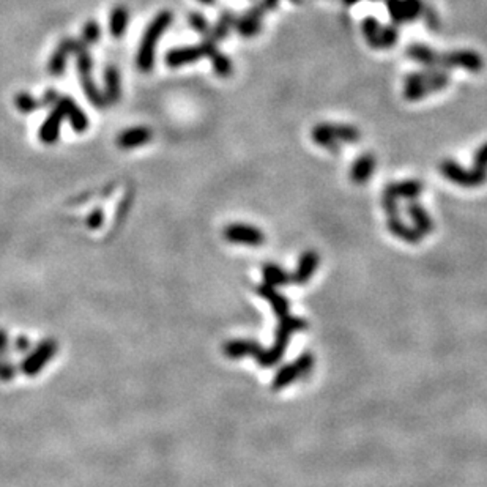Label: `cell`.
Masks as SVG:
<instances>
[{
	"label": "cell",
	"instance_id": "1",
	"mask_svg": "<svg viewBox=\"0 0 487 487\" xmlns=\"http://www.w3.org/2000/svg\"><path fill=\"white\" fill-rule=\"evenodd\" d=\"M174 16L171 11L164 10L158 13L153 21L147 26L144 37L140 39V46L138 50V57H136V65L143 73H150L155 66V50L156 43L164 35V32L172 24Z\"/></svg>",
	"mask_w": 487,
	"mask_h": 487
},
{
	"label": "cell",
	"instance_id": "2",
	"mask_svg": "<svg viewBox=\"0 0 487 487\" xmlns=\"http://www.w3.org/2000/svg\"><path fill=\"white\" fill-rule=\"evenodd\" d=\"M448 75H445L443 71H439L430 66V70L413 73V75L405 79L404 95L409 101H418L423 100V96L445 89L448 86Z\"/></svg>",
	"mask_w": 487,
	"mask_h": 487
},
{
	"label": "cell",
	"instance_id": "3",
	"mask_svg": "<svg viewBox=\"0 0 487 487\" xmlns=\"http://www.w3.org/2000/svg\"><path fill=\"white\" fill-rule=\"evenodd\" d=\"M361 134L358 128L350 127V125H330L320 123L313 129V139L317 145L324 147L327 150L339 151L341 143H358Z\"/></svg>",
	"mask_w": 487,
	"mask_h": 487
},
{
	"label": "cell",
	"instance_id": "4",
	"mask_svg": "<svg viewBox=\"0 0 487 487\" xmlns=\"http://www.w3.org/2000/svg\"><path fill=\"white\" fill-rule=\"evenodd\" d=\"M440 171L445 178L461 186H466V188H475V186L483 185L487 180V171H484V169L473 167L472 171H467V169H462L452 160H445L441 163Z\"/></svg>",
	"mask_w": 487,
	"mask_h": 487
},
{
	"label": "cell",
	"instance_id": "5",
	"mask_svg": "<svg viewBox=\"0 0 487 487\" xmlns=\"http://www.w3.org/2000/svg\"><path fill=\"white\" fill-rule=\"evenodd\" d=\"M81 39H73V38H65L64 42H60L57 49L54 50L53 55H50L49 64H48V71L53 77H60L64 76V73L66 70V62L68 55L70 54H79L81 50L87 49Z\"/></svg>",
	"mask_w": 487,
	"mask_h": 487
},
{
	"label": "cell",
	"instance_id": "6",
	"mask_svg": "<svg viewBox=\"0 0 487 487\" xmlns=\"http://www.w3.org/2000/svg\"><path fill=\"white\" fill-rule=\"evenodd\" d=\"M439 65L441 66H462L468 71L478 73L484 68V60L473 50H454L451 54L439 55Z\"/></svg>",
	"mask_w": 487,
	"mask_h": 487
},
{
	"label": "cell",
	"instance_id": "7",
	"mask_svg": "<svg viewBox=\"0 0 487 487\" xmlns=\"http://www.w3.org/2000/svg\"><path fill=\"white\" fill-rule=\"evenodd\" d=\"M389 15L394 22H407L416 19L423 13L421 0H387Z\"/></svg>",
	"mask_w": 487,
	"mask_h": 487
},
{
	"label": "cell",
	"instance_id": "8",
	"mask_svg": "<svg viewBox=\"0 0 487 487\" xmlns=\"http://www.w3.org/2000/svg\"><path fill=\"white\" fill-rule=\"evenodd\" d=\"M202 57H205V48H203L202 43L196 44V46L175 48L166 54V65L171 68H180L183 65L196 64Z\"/></svg>",
	"mask_w": 487,
	"mask_h": 487
},
{
	"label": "cell",
	"instance_id": "9",
	"mask_svg": "<svg viewBox=\"0 0 487 487\" xmlns=\"http://www.w3.org/2000/svg\"><path fill=\"white\" fill-rule=\"evenodd\" d=\"M62 111H64L65 118L70 122L71 128L75 129L76 133H84L89 129V117L86 112H84L81 107L77 106V103L70 96H60L57 104Z\"/></svg>",
	"mask_w": 487,
	"mask_h": 487
},
{
	"label": "cell",
	"instance_id": "10",
	"mask_svg": "<svg viewBox=\"0 0 487 487\" xmlns=\"http://www.w3.org/2000/svg\"><path fill=\"white\" fill-rule=\"evenodd\" d=\"M64 120H65L64 111H62L59 106H54V109L50 111V114L48 116L46 120L43 122L42 128H39L38 131L39 140L46 145H53L57 143L60 138V129Z\"/></svg>",
	"mask_w": 487,
	"mask_h": 487
},
{
	"label": "cell",
	"instance_id": "11",
	"mask_svg": "<svg viewBox=\"0 0 487 487\" xmlns=\"http://www.w3.org/2000/svg\"><path fill=\"white\" fill-rule=\"evenodd\" d=\"M153 139V131L147 127H134L125 129L123 133L118 134L117 147L122 150H131L136 147L149 144Z\"/></svg>",
	"mask_w": 487,
	"mask_h": 487
},
{
	"label": "cell",
	"instance_id": "12",
	"mask_svg": "<svg viewBox=\"0 0 487 487\" xmlns=\"http://www.w3.org/2000/svg\"><path fill=\"white\" fill-rule=\"evenodd\" d=\"M226 237L230 241L246 243V245H260L264 243L265 237L259 229L245 224H232L226 229Z\"/></svg>",
	"mask_w": 487,
	"mask_h": 487
},
{
	"label": "cell",
	"instance_id": "13",
	"mask_svg": "<svg viewBox=\"0 0 487 487\" xmlns=\"http://www.w3.org/2000/svg\"><path fill=\"white\" fill-rule=\"evenodd\" d=\"M311 366H313V358H311V355H303L302 358L295 361V363L291 366H286L284 369L277 374L276 380L273 382V387L276 389L286 387V385L295 380L298 376H302V374H304L306 371H309Z\"/></svg>",
	"mask_w": 487,
	"mask_h": 487
},
{
	"label": "cell",
	"instance_id": "14",
	"mask_svg": "<svg viewBox=\"0 0 487 487\" xmlns=\"http://www.w3.org/2000/svg\"><path fill=\"white\" fill-rule=\"evenodd\" d=\"M104 98L107 104H117L122 98V81L120 71L114 65H109L104 70Z\"/></svg>",
	"mask_w": 487,
	"mask_h": 487
},
{
	"label": "cell",
	"instance_id": "15",
	"mask_svg": "<svg viewBox=\"0 0 487 487\" xmlns=\"http://www.w3.org/2000/svg\"><path fill=\"white\" fill-rule=\"evenodd\" d=\"M77 73H79V81H81V87L84 90V93H86L87 100L90 101V104H93L95 107H100V109L101 107L107 106L104 93L101 92L93 81L92 71H77Z\"/></svg>",
	"mask_w": 487,
	"mask_h": 487
},
{
	"label": "cell",
	"instance_id": "16",
	"mask_svg": "<svg viewBox=\"0 0 487 487\" xmlns=\"http://www.w3.org/2000/svg\"><path fill=\"white\" fill-rule=\"evenodd\" d=\"M262 13L264 10L257 7L252 8L249 13H246L243 18L235 21V27L243 37H254L257 35L260 27H262Z\"/></svg>",
	"mask_w": 487,
	"mask_h": 487
},
{
	"label": "cell",
	"instance_id": "17",
	"mask_svg": "<svg viewBox=\"0 0 487 487\" xmlns=\"http://www.w3.org/2000/svg\"><path fill=\"white\" fill-rule=\"evenodd\" d=\"M129 24V11L123 5H117V7L111 11L109 15V33L112 38L120 39L123 38L125 32L128 29Z\"/></svg>",
	"mask_w": 487,
	"mask_h": 487
},
{
	"label": "cell",
	"instance_id": "18",
	"mask_svg": "<svg viewBox=\"0 0 487 487\" xmlns=\"http://www.w3.org/2000/svg\"><path fill=\"white\" fill-rule=\"evenodd\" d=\"M376 158L369 155V153L361 155L358 160L353 163L352 169H350V178H352V182L365 183L366 180H369L374 169H376Z\"/></svg>",
	"mask_w": 487,
	"mask_h": 487
},
{
	"label": "cell",
	"instance_id": "19",
	"mask_svg": "<svg viewBox=\"0 0 487 487\" xmlns=\"http://www.w3.org/2000/svg\"><path fill=\"white\" fill-rule=\"evenodd\" d=\"M407 54H409V57H412L413 60L420 62V64L426 66L439 65V54H435L432 49L423 46V44H412L409 50H407Z\"/></svg>",
	"mask_w": 487,
	"mask_h": 487
},
{
	"label": "cell",
	"instance_id": "20",
	"mask_svg": "<svg viewBox=\"0 0 487 487\" xmlns=\"http://www.w3.org/2000/svg\"><path fill=\"white\" fill-rule=\"evenodd\" d=\"M389 190H392L393 194L396 197H404V199H416L420 196V192L423 191V185L418 180H407V182H402L398 185H389Z\"/></svg>",
	"mask_w": 487,
	"mask_h": 487
},
{
	"label": "cell",
	"instance_id": "21",
	"mask_svg": "<svg viewBox=\"0 0 487 487\" xmlns=\"http://www.w3.org/2000/svg\"><path fill=\"white\" fill-rule=\"evenodd\" d=\"M317 262H319V257H317L315 252H313V251L306 252L304 256L302 257V262H300L298 271L295 273V276L292 277V279L297 281V282H306V281H308L309 276L313 275V271L317 267Z\"/></svg>",
	"mask_w": 487,
	"mask_h": 487
},
{
	"label": "cell",
	"instance_id": "22",
	"mask_svg": "<svg viewBox=\"0 0 487 487\" xmlns=\"http://www.w3.org/2000/svg\"><path fill=\"white\" fill-rule=\"evenodd\" d=\"M388 226H389V230H392L394 235H398L399 239L405 240V241H420L421 235H423L418 229L407 228V226L402 224V221H399L398 217L389 218Z\"/></svg>",
	"mask_w": 487,
	"mask_h": 487
},
{
	"label": "cell",
	"instance_id": "23",
	"mask_svg": "<svg viewBox=\"0 0 487 487\" xmlns=\"http://www.w3.org/2000/svg\"><path fill=\"white\" fill-rule=\"evenodd\" d=\"M260 295H264L265 298H268V302L275 306V311L277 313V315H281V319H284V317L288 315V304L284 298L281 295H277V293L273 291V287L265 284L259 288Z\"/></svg>",
	"mask_w": 487,
	"mask_h": 487
},
{
	"label": "cell",
	"instance_id": "24",
	"mask_svg": "<svg viewBox=\"0 0 487 487\" xmlns=\"http://www.w3.org/2000/svg\"><path fill=\"white\" fill-rule=\"evenodd\" d=\"M363 32H365L367 43H369L374 49H382V44H380L382 27L378 26L377 19L366 18L363 22Z\"/></svg>",
	"mask_w": 487,
	"mask_h": 487
},
{
	"label": "cell",
	"instance_id": "25",
	"mask_svg": "<svg viewBox=\"0 0 487 487\" xmlns=\"http://www.w3.org/2000/svg\"><path fill=\"white\" fill-rule=\"evenodd\" d=\"M407 210H409L410 217L415 219L416 229L420 230L421 234H429V232L432 230V221H430L429 214L423 210L421 205H418V203H410V205L407 207Z\"/></svg>",
	"mask_w": 487,
	"mask_h": 487
},
{
	"label": "cell",
	"instance_id": "26",
	"mask_svg": "<svg viewBox=\"0 0 487 487\" xmlns=\"http://www.w3.org/2000/svg\"><path fill=\"white\" fill-rule=\"evenodd\" d=\"M208 59L212 60L213 70L219 77H229L232 71H234V66H232V62L229 60L228 55L221 54L218 49H214Z\"/></svg>",
	"mask_w": 487,
	"mask_h": 487
},
{
	"label": "cell",
	"instance_id": "27",
	"mask_svg": "<svg viewBox=\"0 0 487 487\" xmlns=\"http://www.w3.org/2000/svg\"><path fill=\"white\" fill-rule=\"evenodd\" d=\"M232 26H235L234 15H232L230 11H226V13L221 15V18L218 19L217 24H214L210 37L214 39V42H218V39L226 38V37L229 35Z\"/></svg>",
	"mask_w": 487,
	"mask_h": 487
},
{
	"label": "cell",
	"instance_id": "28",
	"mask_svg": "<svg viewBox=\"0 0 487 487\" xmlns=\"http://www.w3.org/2000/svg\"><path fill=\"white\" fill-rule=\"evenodd\" d=\"M15 106L21 114H32L42 107V101L33 98L30 93L21 92L15 96Z\"/></svg>",
	"mask_w": 487,
	"mask_h": 487
},
{
	"label": "cell",
	"instance_id": "29",
	"mask_svg": "<svg viewBox=\"0 0 487 487\" xmlns=\"http://www.w3.org/2000/svg\"><path fill=\"white\" fill-rule=\"evenodd\" d=\"M101 38V27L96 21L90 19L86 22V26L82 27L81 33V42L86 44V46H92V44L98 43Z\"/></svg>",
	"mask_w": 487,
	"mask_h": 487
},
{
	"label": "cell",
	"instance_id": "30",
	"mask_svg": "<svg viewBox=\"0 0 487 487\" xmlns=\"http://www.w3.org/2000/svg\"><path fill=\"white\" fill-rule=\"evenodd\" d=\"M265 279H267L268 286H279V284H286V282L291 281L292 277H288L279 267L267 265V267H265Z\"/></svg>",
	"mask_w": 487,
	"mask_h": 487
},
{
	"label": "cell",
	"instance_id": "31",
	"mask_svg": "<svg viewBox=\"0 0 487 487\" xmlns=\"http://www.w3.org/2000/svg\"><path fill=\"white\" fill-rule=\"evenodd\" d=\"M396 42H398V30H396V27L393 26L382 27V38H380L382 49L392 48Z\"/></svg>",
	"mask_w": 487,
	"mask_h": 487
},
{
	"label": "cell",
	"instance_id": "32",
	"mask_svg": "<svg viewBox=\"0 0 487 487\" xmlns=\"http://www.w3.org/2000/svg\"><path fill=\"white\" fill-rule=\"evenodd\" d=\"M190 24L196 32L208 33V22L201 13H191L190 15Z\"/></svg>",
	"mask_w": 487,
	"mask_h": 487
},
{
	"label": "cell",
	"instance_id": "33",
	"mask_svg": "<svg viewBox=\"0 0 487 487\" xmlns=\"http://www.w3.org/2000/svg\"><path fill=\"white\" fill-rule=\"evenodd\" d=\"M473 161H475V167L484 169L486 171L487 169V143L481 145L479 149L477 150V153H475Z\"/></svg>",
	"mask_w": 487,
	"mask_h": 487
},
{
	"label": "cell",
	"instance_id": "34",
	"mask_svg": "<svg viewBox=\"0 0 487 487\" xmlns=\"http://www.w3.org/2000/svg\"><path fill=\"white\" fill-rule=\"evenodd\" d=\"M59 98H60V95H59L57 92H55L54 89H49L48 92H44L43 98L39 100V101H42V107H48V106H53V107H54L55 104H57Z\"/></svg>",
	"mask_w": 487,
	"mask_h": 487
},
{
	"label": "cell",
	"instance_id": "35",
	"mask_svg": "<svg viewBox=\"0 0 487 487\" xmlns=\"http://www.w3.org/2000/svg\"><path fill=\"white\" fill-rule=\"evenodd\" d=\"M277 2H279V0H264V2L260 3V8H262L264 11L273 10V8L276 7V5H277Z\"/></svg>",
	"mask_w": 487,
	"mask_h": 487
},
{
	"label": "cell",
	"instance_id": "36",
	"mask_svg": "<svg viewBox=\"0 0 487 487\" xmlns=\"http://www.w3.org/2000/svg\"><path fill=\"white\" fill-rule=\"evenodd\" d=\"M199 2L203 5H213L214 2H217V0H199Z\"/></svg>",
	"mask_w": 487,
	"mask_h": 487
},
{
	"label": "cell",
	"instance_id": "37",
	"mask_svg": "<svg viewBox=\"0 0 487 487\" xmlns=\"http://www.w3.org/2000/svg\"><path fill=\"white\" fill-rule=\"evenodd\" d=\"M344 2H345V3H347V5H353V3H356V2H358V0H344Z\"/></svg>",
	"mask_w": 487,
	"mask_h": 487
}]
</instances>
